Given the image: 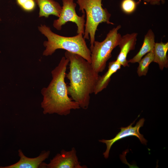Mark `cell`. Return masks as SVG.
<instances>
[{
    "instance_id": "8992f818",
    "label": "cell",
    "mask_w": 168,
    "mask_h": 168,
    "mask_svg": "<svg viewBox=\"0 0 168 168\" xmlns=\"http://www.w3.org/2000/svg\"><path fill=\"white\" fill-rule=\"evenodd\" d=\"M63 6L58 18L54 21L53 26L57 30H61L62 26L68 22L76 24L77 26V33L84 35L85 21V13L78 16L75 10L76 4L74 0H62Z\"/></svg>"
},
{
    "instance_id": "9c48e42d",
    "label": "cell",
    "mask_w": 168,
    "mask_h": 168,
    "mask_svg": "<svg viewBox=\"0 0 168 168\" xmlns=\"http://www.w3.org/2000/svg\"><path fill=\"white\" fill-rule=\"evenodd\" d=\"M19 160L16 163L6 166H0V168H40L41 164L47 159L50 154L49 151H43L40 155L35 158H29L26 156L22 150L18 151Z\"/></svg>"
},
{
    "instance_id": "8fae6325",
    "label": "cell",
    "mask_w": 168,
    "mask_h": 168,
    "mask_svg": "<svg viewBox=\"0 0 168 168\" xmlns=\"http://www.w3.org/2000/svg\"><path fill=\"white\" fill-rule=\"evenodd\" d=\"M39 8V17L47 18L50 15L59 17L62 7L57 2L54 0H34Z\"/></svg>"
},
{
    "instance_id": "52a82bcc",
    "label": "cell",
    "mask_w": 168,
    "mask_h": 168,
    "mask_svg": "<svg viewBox=\"0 0 168 168\" xmlns=\"http://www.w3.org/2000/svg\"><path fill=\"white\" fill-rule=\"evenodd\" d=\"M85 165H82L79 161L75 147L69 151L62 150L50 160L48 164L44 162L40 168H86Z\"/></svg>"
},
{
    "instance_id": "5bb4252c",
    "label": "cell",
    "mask_w": 168,
    "mask_h": 168,
    "mask_svg": "<svg viewBox=\"0 0 168 168\" xmlns=\"http://www.w3.org/2000/svg\"><path fill=\"white\" fill-rule=\"evenodd\" d=\"M168 50V42L155 43L153 49V62L157 63L160 69L162 70L168 67V59L167 55Z\"/></svg>"
},
{
    "instance_id": "4fadbf2b",
    "label": "cell",
    "mask_w": 168,
    "mask_h": 168,
    "mask_svg": "<svg viewBox=\"0 0 168 168\" xmlns=\"http://www.w3.org/2000/svg\"><path fill=\"white\" fill-rule=\"evenodd\" d=\"M155 35L150 29L144 36L142 45L138 53L132 58L128 60V63H138L143 57L153 49L155 44Z\"/></svg>"
},
{
    "instance_id": "7c38bea8",
    "label": "cell",
    "mask_w": 168,
    "mask_h": 168,
    "mask_svg": "<svg viewBox=\"0 0 168 168\" xmlns=\"http://www.w3.org/2000/svg\"><path fill=\"white\" fill-rule=\"evenodd\" d=\"M121 65L116 60L110 62L107 71L102 76H99L94 93L96 95L106 88L112 75L120 69Z\"/></svg>"
},
{
    "instance_id": "30bf717a",
    "label": "cell",
    "mask_w": 168,
    "mask_h": 168,
    "mask_svg": "<svg viewBox=\"0 0 168 168\" xmlns=\"http://www.w3.org/2000/svg\"><path fill=\"white\" fill-rule=\"evenodd\" d=\"M138 34L134 32L127 34L122 36L118 45L120 51L116 60L124 67L129 66L127 59V56L130 51L135 49Z\"/></svg>"
},
{
    "instance_id": "ba28073f",
    "label": "cell",
    "mask_w": 168,
    "mask_h": 168,
    "mask_svg": "<svg viewBox=\"0 0 168 168\" xmlns=\"http://www.w3.org/2000/svg\"><path fill=\"white\" fill-rule=\"evenodd\" d=\"M145 119L144 118L141 119L137 122L135 126H132L135 123L134 121L130 125L126 127H121V131L113 138L110 140L101 139L99 140L100 142L105 143L106 149L103 153L104 157L107 159L109 156V152L113 145L116 142L124 138L131 136H134L137 137L142 144H147V141L144 138L143 135L140 133L139 129L144 124Z\"/></svg>"
},
{
    "instance_id": "9a60e30c",
    "label": "cell",
    "mask_w": 168,
    "mask_h": 168,
    "mask_svg": "<svg viewBox=\"0 0 168 168\" xmlns=\"http://www.w3.org/2000/svg\"><path fill=\"white\" fill-rule=\"evenodd\" d=\"M154 60L153 49L148 53L138 62L137 73L139 77L145 76L147 74L150 64Z\"/></svg>"
},
{
    "instance_id": "6da1fadb",
    "label": "cell",
    "mask_w": 168,
    "mask_h": 168,
    "mask_svg": "<svg viewBox=\"0 0 168 168\" xmlns=\"http://www.w3.org/2000/svg\"><path fill=\"white\" fill-rule=\"evenodd\" d=\"M64 55L69 61V70L66 75L70 82L67 86L68 94L80 108L86 110L90 104V95L94 93L99 73L80 55L67 51Z\"/></svg>"
},
{
    "instance_id": "2e32d148",
    "label": "cell",
    "mask_w": 168,
    "mask_h": 168,
    "mask_svg": "<svg viewBox=\"0 0 168 168\" xmlns=\"http://www.w3.org/2000/svg\"><path fill=\"white\" fill-rule=\"evenodd\" d=\"M136 3L133 0H123L121 4L123 11L127 14L133 13L135 10Z\"/></svg>"
},
{
    "instance_id": "5b68a950",
    "label": "cell",
    "mask_w": 168,
    "mask_h": 168,
    "mask_svg": "<svg viewBox=\"0 0 168 168\" xmlns=\"http://www.w3.org/2000/svg\"><path fill=\"white\" fill-rule=\"evenodd\" d=\"M121 28V25H119L113 28L103 41H94L93 47L90 49L91 63L97 72L99 73L104 70L107 62L111 57L113 50L119 45L122 36L118 31Z\"/></svg>"
},
{
    "instance_id": "e0dca14e",
    "label": "cell",
    "mask_w": 168,
    "mask_h": 168,
    "mask_svg": "<svg viewBox=\"0 0 168 168\" xmlns=\"http://www.w3.org/2000/svg\"><path fill=\"white\" fill-rule=\"evenodd\" d=\"M18 4L24 11L31 12L35 6L34 0H16Z\"/></svg>"
},
{
    "instance_id": "7a4b0ae2",
    "label": "cell",
    "mask_w": 168,
    "mask_h": 168,
    "mask_svg": "<svg viewBox=\"0 0 168 168\" xmlns=\"http://www.w3.org/2000/svg\"><path fill=\"white\" fill-rule=\"evenodd\" d=\"M69 60L63 57L58 65L51 72L52 79L41 91L43 100L41 106L44 114H57L66 116L72 110L80 108L79 105L68 96L65 82Z\"/></svg>"
},
{
    "instance_id": "3957f363",
    "label": "cell",
    "mask_w": 168,
    "mask_h": 168,
    "mask_svg": "<svg viewBox=\"0 0 168 168\" xmlns=\"http://www.w3.org/2000/svg\"><path fill=\"white\" fill-rule=\"evenodd\" d=\"M39 31L48 39L43 44L45 47L43 55H52L58 49H63L79 55L91 63V52L88 47L82 34L72 37L61 36L53 32L50 28L45 25L38 27Z\"/></svg>"
},
{
    "instance_id": "277c9868",
    "label": "cell",
    "mask_w": 168,
    "mask_h": 168,
    "mask_svg": "<svg viewBox=\"0 0 168 168\" xmlns=\"http://www.w3.org/2000/svg\"><path fill=\"white\" fill-rule=\"evenodd\" d=\"M79 10L86 15L83 37L85 39L90 40V50L93 47L95 41V35L98 25L105 22L114 25L110 22L111 14L106 8L102 7V0H77Z\"/></svg>"
},
{
    "instance_id": "ac0fdd59",
    "label": "cell",
    "mask_w": 168,
    "mask_h": 168,
    "mask_svg": "<svg viewBox=\"0 0 168 168\" xmlns=\"http://www.w3.org/2000/svg\"><path fill=\"white\" fill-rule=\"evenodd\" d=\"M146 2L149 3L152 5H159L160 2L162 3L165 2L164 0H143Z\"/></svg>"
},
{
    "instance_id": "d6986e66",
    "label": "cell",
    "mask_w": 168,
    "mask_h": 168,
    "mask_svg": "<svg viewBox=\"0 0 168 168\" xmlns=\"http://www.w3.org/2000/svg\"><path fill=\"white\" fill-rule=\"evenodd\" d=\"M1 21V18H0V21Z\"/></svg>"
}]
</instances>
